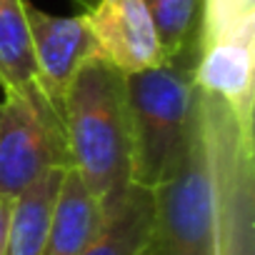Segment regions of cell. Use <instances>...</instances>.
I'll return each mask as SVG.
<instances>
[{
	"instance_id": "cell-1",
	"label": "cell",
	"mask_w": 255,
	"mask_h": 255,
	"mask_svg": "<svg viewBox=\"0 0 255 255\" xmlns=\"http://www.w3.org/2000/svg\"><path fill=\"white\" fill-rule=\"evenodd\" d=\"M60 120L70 168L108 210L130 185L125 73L90 55L65 93Z\"/></svg>"
},
{
	"instance_id": "cell-2",
	"label": "cell",
	"mask_w": 255,
	"mask_h": 255,
	"mask_svg": "<svg viewBox=\"0 0 255 255\" xmlns=\"http://www.w3.org/2000/svg\"><path fill=\"white\" fill-rule=\"evenodd\" d=\"M130 125V183L155 190L180 163L198 115L190 70L163 63L125 75Z\"/></svg>"
},
{
	"instance_id": "cell-3",
	"label": "cell",
	"mask_w": 255,
	"mask_h": 255,
	"mask_svg": "<svg viewBox=\"0 0 255 255\" xmlns=\"http://www.w3.org/2000/svg\"><path fill=\"white\" fill-rule=\"evenodd\" d=\"M213 178L215 255H255V148L253 128L198 90Z\"/></svg>"
},
{
	"instance_id": "cell-4",
	"label": "cell",
	"mask_w": 255,
	"mask_h": 255,
	"mask_svg": "<svg viewBox=\"0 0 255 255\" xmlns=\"http://www.w3.org/2000/svg\"><path fill=\"white\" fill-rule=\"evenodd\" d=\"M155 255H215L213 238V178L208 140L198 115L188 148L165 183L155 190Z\"/></svg>"
},
{
	"instance_id": "cell-5",
	"label": "cell",
	"mask_w": 255,
	"mask_h": 255,
	"mask_svg": "<svg viewBox=\"0 0 255 255\" xmlns=\"http://www.w3.org/2000/svg\"><path fill=\"white\" fill-rule=\"evenodd\" d=\"M70 168L60 115L38 85L5 90L0 118V195L15 200L45 170Z\"/></svg>"
},
{
	"instance_id": "cell-6",
	"label": "cell",
	"mask_w": 255,
	"mask_h": 255,
	"mask_svg": "<svg viewBox=\"0 0 255 255\" xmlns=\"http://www.w3.org/2000/svg\"><path fill=\"white\" fill-rule=\"evenodd\" d=\"M25 15L35 58V85L60 115L75 73L90 55H95V43L83 15H50L30 3H25Z\"/></svg>"
},
{
	"instance_id": "cell-7",
	"label": "cell",
	"mask_w": 255,
	"mask_h": 255,
	"mask_svg": "<svg viewBox=\"0 0 255 255\" xmlns=\"http://www.w3.org/2000/svg\"><path fill=\"white\" fill-rule=\"evenodd\" d=\"M95 53L130 75L163 65V48L143 0H95L83 13Z\"/></svg>"
},
{
	"instance_id": "cell-8",
	"label": "cell",
	"mask_w": 255,
	"mask_h": 255,
	"mask_svg": "<svg viewBox=\"0 0 255 255\" xmlns=\"http://www.w3.org/2000/svg\"><path fill=\"white\" fill-rule=\"evenodd\" d=\"M105 210L100 200L85 188L83 178L65 168L53 215L45 233L43 255H83L103 225Z\"/></svg>"
},
{
	"instance_id": "cell-9",
	"label": "cell",
	"mask_w": 255,
	"mask_h": 255,
	"mask_svg": "<svg viewBox=\"0 0 255 255\" xmlns=\"http://www.w3.org/2000/svg\"><path fill=\"white\" fill-rule=\"evenodd\" d=\"M155 195L148 188L128 185V190L105 210L103 225L83 255H143L153 243Z\"/></svg>"
},
{
	"instance_id": "cell-10",
	"label": "cell",
	"mask_w": 255,
	"mask_h": 255,
	"mask_svg": "<svg viewBox=\"0 0 255 255\" xmlns=\"http://www.w3.org/2000/svg\"><path fill=\"white\" fill-rule=\"evenodd\" d=\"M158 33L163 60L195 75L203 48L205 0H143Z\"/></svg>"
},
{
	"instance_id": "cell-11",
	"label": "cell",
	"mask_w": 255,
	"mask_h": 255,
	"mask_svg": "<svg viewBox=\"0 0 255 255\" xmlns=\"http://www.w3.org/2000/svg\"><path fill=\"white\" fill-rule=\"evenodd\" d=\"M65 168L45 170L28 190H23L13 203V218L8 230V243L3 255H43L48 223L60 190Z\"/></svg>"
},
{
	"instance_id": "cell-12",
	"label": "cell",
	"mask_w": 255,
	"mask_h": 255,
	"mask_svg": "<svg viewBox=\"0 0 255 255\" xmlns=\"http://www.w3.org/2000/svg\"><path fill=\"white\" fill-rule=\"evenodd\" d=\"M25 3L28 0H0V85L3 90L35 85V58Z\"/></svg>"
},
{
	"instance_id": "cell-13",
	"label": "cell",
	"mask_w": 255,
	"mask_h": 255,
	"mask_svg": "<svg viewBox=\"0 0 255 255\" xmlns=\"http://www.w3.org/2000/svg\"><path fill=\"white\" fill-rule=\"evenodd\" d=\"M213 43H255V0H205L203 48Z\"/></svg>"
},
{
	"instance_id": "cell-14",
	"label": "cell",
	"mask_w": 255,
	"mask_h": 255,
	"mask_svg": "<svg viewBox=\"0 0 255 255\" xmlns=\"http://www.w3.org/2000/svg\"><path fill=\"white\" fill-rule=\"evenodd\" d=\"M13 203L15 200L0 195V255L5 253V243H8V230H10V218H13Z\"/></svg>"
},
{
	"instance_id": "cell-15",
	"label": "cell",
	"mask_w": 255,
	"mask_h": 255,
	"mask_svg": "<svg viewBox=\"0 0 255 255\" xmlns=\"http://www.w3.org/2000/svg\"><path fill=\"white\" fill-rule=\"evenodd\" d=\"M143 255H155V250H153V243H150V248H148V250H145Z\"/></svg>"
},
{
	"instance_id": "cell-16",
	"label": "cell",
	"mask_w": 255,
	"mask_h": 255,
	"mask_svg": "<svg viewBox=\"0 0 255 255\" xmlns=\"http://www.w3.org/2000/svg\"><path fill=\"white\" fill-rule=\"evenodd\" d=\"M80 3H83V5L88 8V5H93V3H95V0H80Z\"/></svg>"
},
{
	"instance_id": "cell-17",
	"label": "cell",
	"mask_w": 255,
	"mask_h": 255,
	"mask_svg": "<svg viewBox=\"0 0 255 255\" xmlns=\"http://www.w3.org/2000/svg\"><path fill=\"white\" fill-rule=\"evenodd\" d=\"M0 118H3V103H0Z\"/></svg>"
}]
</instances>
